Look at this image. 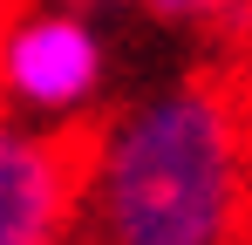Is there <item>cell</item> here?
<instances>
[{
  "mask_svg": "<svg viewBox=\"0 0 252 245\" xmlns=\"http://www.w3.org/2000/svg\"><path fill=\"white\" fill-rule=\"evenodd\" d=\"M252 218V89L191 68L82 129L89 245H239Z\"/></svg>",
  "mask_w": 252,
  "mask_h": 245,
  "instance_id": "6da1fadb",
  "label": "cell"
},
{
  "mask_svg": "<svg viewBox=\"0 0 252 245\" xmlns=\"http://www.w3.org/2000/svg\"><path fill=\"white\" fill-rule=\"evenodd\" d=\"M109 68L95 0H0V116L82 136L109 102Z\"/></svg>",
  "mask_w": 252,
  "mask_h": 245,
  "instance_id": "7a4b0ae2",
  "label": "cell"
},
{
  "mask_svg": "<svg viewBox=\"0 0 252 245\" xmlns=\"http://www.w3.org/2000/svg\"><path fill=\"white\" fill-rule=\"evenodd\" d=\"M82 136L0 116V245H75Z\"/></svg>",
  "mask_w": 252,
  "mask_h": 245,
  "instance_id": "3957f363",
  "label": "cell"
},
{
  "mask_svg": "<svg viewBox=\"0 0 252 245\" xmlns=\"http://www.w3.org/2000/svg\"><path fill=\"white\" fill-rule=\"evenodd\" d=\"M136 14H150L170 34H252V0H129Z\"/></svg>",
  "mask_w": 252,
  "mask_h": 245,
  "instance_id": "277c9868",
  "label": "cell"
},
{
  "mask_svg": "<svg viewBox=\"0 0 252 245\" xmlns=\"http://www.w3.org/2000/svg\"><path fill=\"white\" fill-rule=\"evenodd\" d=\"M239 245H252V218H246V239H239Z\"/></svg>",
  "mask_w": 252,
  "mask_h": 245,
  "instance_id": "5b68a950",
  "label": "cell"
}]
</instances>
